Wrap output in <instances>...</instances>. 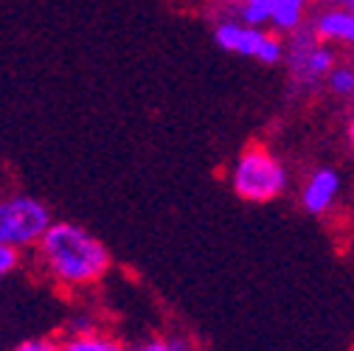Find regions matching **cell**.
Returning a JSON list of instances; mask_svg holds the SVG:
<instances>
[{
  "instance_id": "1",
  "label": "cell",
  "mask_w": 354,
  "mask_h": 351,
  "mask_svg": "<svg viewBox=\"0 0 354 351\" xmlns=\"http://www.w3.org/2000/svg\"><path fill=\"white\" fill-rule=\"evenodd\" d=\"M34 270L54 290L76 295L93 290L113 270L107 245L76 222H51L31 250Z\"/></svg>"
},
{
  "instance_id": "2",
  "label": "cell",
  "mask_w": 354,
  "mask_h": 351,
  "mask_svg": "<svg viewBox=\"0 0 354 351\" xmlns=\"http://www.w3.org/2000/svg\"><path fill=\"white\" fill-rule=\"evenodd\" d=\"M51 208L39 197L23 191L0 194V247L26 256L51 228Z\"/></svg>"
},
{
  "instance_id": "3",
  "label": "cell",
  "mask_w": 354,
  "mask_h": 351,
  "mask_svg": "<svg viewBox=\"0 0 354 351\" xmlns=\"http://www.w3.org/2000/svg\"><path fill=\"white\" fill-rule=\"evenodd\" d=\"M231 183L234 191L248 202H270L284 191L287 174L264 146H248L234 166Z\"/></svg>"
},
{
  "instance_id": "4",
  "label": "cell",
  "mask_w": 354,
  "mask_h": 351,
  "mask_svg": "<svg viewBox=\"0 0 354 351\" xmlns=\"http://www.w3.org/2000/svg\"><path fill=\"white\" fill-rule=\"evenodd\" d=\"M57 351H129V345L118 334L99 326V329L76 332V334L62 332V337L57 340Z\"/></svg>"
},
{
  "instance_id": "5",
  "label": "cell",
  "mask_w": 354,
  "mask_h": 351,
  "mask_svg": "<svg viewBox=\"0 0 354 351\" xmlns=\"http://www.w3.org/2000/svg\"><path fill=\"white\" fill-rule=\"evenodd\" d=\"M216 42H219V48H225V51H234V54H242V57H259L261 46H264V37L268 34H261L259 28L248 26H236V23H223L216 28Z\"/></svg>"
},
{
  "instance_id": "6",
  "label": "cell",
  "mask_w": 354,
  "mask_h": 351,
  "mask_svg": "<svg viewBox=\"0 0 354 351\" xmlns=\"http://www.w3.org/2000/svg\"><path fill=\"white\" fill-rule=\"evenodd\" d=\"M337 186H340L337 174H335L332 169H321L315 178L304 186V194H301L304 211H309V214H324V211L332 205V200H335V194H337Z\"/></svg>"
},
{
  "instance_id": "7",
  "label": "cell",
  "mask_w": 354,
  "mask_h": 351,
  "mask_svg": "<svg viewBox=\"0 0 354 351\" xmlns=\"http://www.w3.org/2000/svg\"><path fill=\"white\" fill-rule=\"evenodd\" d=\"M315 34L321 39H337V42H354V12L346 9H329L318 17Z\"/></svg>"
},
{
  "instance_id": "8",
  "label": "cell",
  "mask_w": 354,
  "mask_h": 351,
  "mask_svg": "<svg viewBox=\"0 0 354 351\" xmlns=\"http://www.w3.org/2000/svg\"><path fill=\"white\" fill-rule=\"evenodd\" d=\"M129 351H200V345L189 334H155L132 343Z\"/></svg>"
},
{
  "instance_id": "9",
  "label": "cell",
  "mask_w": 354,
  "mask_h": 351,
  "mask_svg": "<svg viewBox=\"0 0 354 351\" xmlns=\"http://www.w3.org/2000/svg\"><path fill=\"white\" fill-rule=\"evenodd\" d=\"M304 12V0H276L273 3V23L279 28H295Z\"/></svg>"
},
{
  "instance_id": "10",
  "label": "cell",
  "mask_w": 354,
  "mask_h": 351,
  "mask_svg": "<svg viewBox=\"0 0 354 351\" xmlns=\"http://www.w3.org/2000/svg\"><path fill=\"white\" fill-rule=\"evenodd\" d=\"M273 3L276 0H242V17L250 26H259L273 17Z\"/></svg>"
},
{
  "instance_id": "11",
  "label": "cell",
  "mask_w": 354,
  "mask_h": 351,
  "mask_svg": "<svg viewBox=\"0 0 354 351\" xmlns=\"http://www.w3.org/2000/svg\"><path fill=\"white\" fill-rule=\"evenodd\" d=\"M304 68L313 73V76L326 73V70L332 68V51H326V48H313V51L304 57Z\"/></svg>"
},
{
  "instance_id": "12",
  "label": "cell",
  "mask_w": 354,
  "mask_h": 351,
  "mask_svg": "<svg viewBox=\"0 0 354 351\" xmlns=\"http://www.w3.org/2000/svg\"><path fill=\"white\" fill-rule=\"evenodd\" d=\"M20 265H23V253L0 247V284H3L9 276H15L20 270Z\"/></svg>"
},
{
  "instance_id": "13",
  "label": "cell",
  "mask_w": 354,
  "mask_h": 351,
  "mask_svg": "<svg viewBox=\"0 0 354 351\" xmlns=\"http://www.w3.org/2000/svg\"><path fill=\"white\" fill-rule=\"evenodd\" d=\"M329 87H332L335 93H340V96L354 93V73H351V70H346V68L332 70V73H329Z\"/></svg>"
},
{
  "instance_id": "14",
  "label": "cell",
  "mask_w": 354,
  "mask_h": 351,
  "mask_svg": "<svg viewBox=\"0 0 354 351\" xmlns=\"http://www.w3.org/2000/svg\"><path fill=\"white\" fill-rule=\"evenodd\" d=\"M6 351H57V340L54 337H26L9 345Z\"/></svg>"
},
{
  "instance_id": "15",
  "label": "cell",
  "mask_w": 354,
  "mask_h": 351,
  "mask_svg": "<svg viewBox=\"0 0 354 351\" xmlns=\"http://www.w3.org/2000/svg\"><path fill=\"white\" fill-rule=\"evenodd\" d=\"M348 138H351V144H354V118H351V124H348Z\"/></svg>"
},
{
  "instance_id": "16",
  "label": "cell",
  "mask_w": 354,
  "mask_h": 351,
  "mask_svg": "<svg viewBox=\"0 0 354 351\" xmlns=\"http://www.w3.org/2000/svg\"><path fill=\"white\" fill-rule=\"evenodd\" d=\"M332 3H351V0H332Z\"/></svg>"
},
{
  "instance_id": "17",
  "label": "cell",
  "mask_w": 354,
  "mask_h": 351,
  "mask_svg": "<svg viewBox=\"0 0 354 351\" xmlns=\"http://www.w3.org/2000/svg\"><path fill=\"white\" fill-rule=\"evenodd\" d=\"M351 6H354V0H351Z\"/></svg>"
}]
</instances>
